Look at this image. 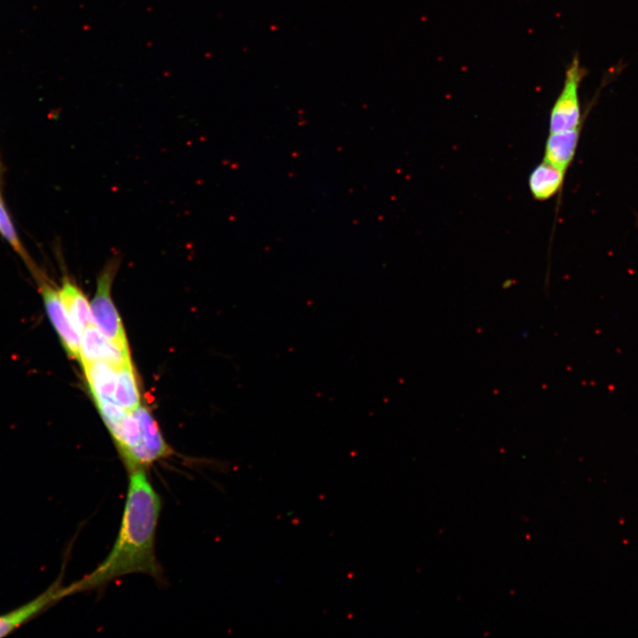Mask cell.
<instances>
[{
	"label": "cell",
	"instance_id": "1",
	"mask_svg": "<svg viewBox=\"0 0 638 638\" xmlns=\"http://www.w3.org/2000/svg\"><path fill=\"white\" fill-rule=\"evenodd\" d=\"M161 499L147 471L128 473V485L121 524L106 558L90 573L66 586L68 595L101 588L129 574H145L162 580L156 556V533Z\"/></svg>",
	"mask_w": 638,
	"mask_h": 638
},
{
	"label": "cell",
	"instance_id": "2",
	"mask_svg": "<svg viewBox=\"0 0 638 638\" xmlns=\"http://www.w3.org/2000/svg\"><path fill=\"white\" fill-rule=\"evenodd\" d=\"M121 257L112 256L99 273L97 289L90 304L96 327L111 342L129 352L122 322L111 296L112 285L120 268Z\"/></svg>",
	"mask_w": 638,
	"mask_h": 638
},
{
	"label": "cell",
	"instance_id": "3",
	"mask_svg": "<svg viewBox=\"0 0 638 638\" xmlns=\"http://www.w3.org/2000/svg\"><path fill=\"white\" fill-rule=\"evenodd\" d=\"M586 74L587 70L576 54L565 70L562 89L550 110L549 132L569 130L582 125L579 89Z\"/></svg>",
	"mask_w": 638,
	"mask_h": 638
},
{
	"label": "cell",
	"instance_id": "4",
	"mask_svg": "<svg viewBox=\"0 0 638 638\" xmlns=\"http://www.w3.org/2000/svg\"><path fill=\"white\" fill-rule=\"evenodd\" d=\"M40 292L47 315L55 328L66 351L81 362V336L74 327L61 300L58 291L42 279Z\"/></svg>",
	"mask_w": 638,
	"mask_h": 638
},
{
	"label": "cell",
	"instance_id": "5",
	"mask_svg": "<svg viewBox=\"0 0 638 638\" xmlns=\"http://www.w3.org/2000/svg\"><path fill=\"white\" fill-rule=\"evenodd\" d=\"M60 578L61 576L43 593L33 600L0 615V637L9 634L22 624L50 607L52 603L68 595L66 587L62 585Z\"/></svg>",
	"mask_w": 638,
	"mask_h": 638
},
{
	"label": "cell",
	"instance_id": "6",
	"mask_svg": "<svg viewBox=\"0 0 638 638\" xmlns=\"http://www.w3.org/2000/svg\"><path fill=\"white\" fill-rule=\"evenodd\" d=\"M81 363L105 362L119 369L131 361L125 352L107 339L96 325L85 329L81 334Z\"/></svg>",
	"mask_w": 638,
	"mask_h": 638
},
{
	"label": "cell",
	"instance_id": "7",
	"mask_svg": "<svg viewBox=\"0 0 638 638\" xmlns=\"http://www.w3.org/2000/svg\"><path fill=\"white\" fill-rule=\"evenodd\" d=\"M581 128L582 125L569 130L549 132L543 160L566 171L574 159Z\"/></svg>",
	"mask_w": 638,
	"mask_h": 638
},
{
	"label": "cell",
	"instance_id": "8",
	"mask_svg": "<svg viewBox=\"0 0 638 638\" xmlns=\"http://www.w3.org/2000/svg\"><path fill=\"white\" fill-rule=\"evenodd\" d=\"M59 296L76 331L95 325L90 306L82 290L69 279H65L58 290Z\"/></svg>",
	"mask_w": 638,
	"mask_h": 638
},
{
	"label": "cell",
	"instance_id": "9",
	"mask_svg": "<svg viewBox=\"0 0 638 638\" xmlns=\"http://www.w3.org/2000/svg\"><path fill=\"white\" fill-rule=\"evenodd\" d=\"M565 173L543 160L532 170L528 178L533 198L544 201L554 197L563 185Z\"/></svg>",
	"mask_w": 638,
	"mask_h": 638
},
{
	"label": "cell",
	"instance_id": "10",
	"mask_svg": "<svg viewBox=\"0 0 638 638\" xmlns=\"http://www.w3.org/2000/svg\"><path fill=\"white\" fill-rule=\"evenodd\" d=\"M82 367L95 401H115L113 393L116 385L117 369L101 362L84 363Z\"/></svg>",
	"mask_w": 638,
	"mask_h": 638
},
{
	"label": "cell",
	"instance_id": "11",
	"mask_svg": "<svg viewBox=\"0 0 638 638\" xmlns=\"http://www.w3.org/2000/svg\"><path fill=\"white\" fill-rule=\"evenodd\" d=\"M131 413L138 420L144 444L154 463L171 455L173 451L149 410L140 405Z\"/></svg>",
	"mask_w": 638,
	"mask_h": 638
},
{
	"label": "cell",
	"instance_id": "12",
	"mask_svg": "<svg viewBox=\"0 0 638 638\" xmlns=\"http://www.w3.org/2000/svg\"><path fill=\"white\" fill-rule=\"evenodd\" d=\"M113 398L115 402L128 412H132L141 405L140 393L131 361L116 370Z\"/></svg>",
	"mask_w": 638,
	"mask_h": 638
},
{
	"label": "cell",
	"instance_id": "13",
	"mask_svg": "<svg viewBox=\"0 0 638 638\" xmlns=\"http://www.w3.org/2000/svg\"><path fill=\"white\" fill-rule=\"evenodd\" d=\"M96 403L113 437L119 431L121 423L128 412L115 401H103Z\"/></svg>",
	"mask_w": 638,
	"mask_h": 638
},
{
	"label": "cell",
	"instance_id": "14",
	"mask_svg": "<svg viewBox=\"0 0 638 638\" xmlns=\"http://www.w3.org/2000/svg\"><path fill=\"white\" fill-rule=\"evenodd\" d=\"M0 233L9 242L12 247L26 261L27 255L17 236L11 219L0 198Z\"/></svg>",
	"mask_w": 638,
	"mask_h": 638
}]
</instances>
